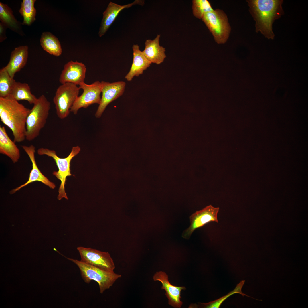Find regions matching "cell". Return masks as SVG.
Instances as JSON below:
<instances>
[{
  "instance_id": "obj_1",
  "label": "cell",
  "mask_w": 308,
  "mask_h": 308,
  "mask_svg": "<svg viewBox=\"0 0 308 308\" xmlns=\"http://www.w3.org/2000/svg\"><path fill=\"white\" fill-rule=\"evenodd\" d=\"M30 110L11 94L0 97L1 121L11 130L15 143L22 142L25 139L26 121Z\"/></svg>"
},
{
  "instance_id": "obj_2",
  "label": "cell",
  "mask_w": 308,
  "mask_h": 308,
  "mask_svg": "<svg viewBox=\"0 0 308 308\" xmlns=\"http://www.w3.org/2000/svg\"><path fill=\"white\" fill-rule=\"evenodd\" d=\"M249 11L255 21L256 31L268 39H273L272 24L283 14V0H248Z\"/></svg>"
},
{
  "instance_id": "obj_3",
  "label": "cell",
  "mask_w": 308,
  "mask_h": 308,
  "mask_svg": "<svg viewBox=\"0 0 308 308\" xmlns=\"http://www.w3.org/2000/svg\"><path fill=\"white\" fill-rule=\"evenodd\" d=\"M50 106V102L44 95L38 98L33 104L26 121L25 139L27 141H33L39 135L46 123Z\"/></svg>"
},
{
  "instance_id": "obj_4",
  "label": "cell",
  "mask_w": 308,
  "mask_h": 308,
  "mask_svg": "<svg viewBox=\"0 0 308 308\" xmlns=\"http://www.w3.org/2000/svg\"><path fill=\"white\" fill-rule=\"evenodd\" d=\"M59 253L78 266L80 270L82 277L85 283L88 284L92 280L97 282L101 294L109 289L121 277V275L115 273L114 271H105L87 264L80 260L67 258L60 252Z\"/></svg>"
},
{
  "instance_id": "obj_5",
  "label": "cell",
  "mask_w": 308,
  "mask_h": 308,
  "mask_svg": "<svg viewBox=\"0 0 308 308\" xmlns=\"http://www.w3.org/2000/svg\"><path fill=\"white\" fill-rule=\"evenodd\" d=\"M80 150V147L78 146L73 147L68 156L65 158L59 157L55 151L47 148H41L37 151V153L39 155H45L52 157L56 163L58 170L57 171H54L53 174L61 181L57 197V198L59 200L63 198L66 200L68 199L65 191L66 178L67 177L72 175L70 169L71 161L74 157L79 153Z\"/></svg>"
},
{
  "instance_id": "obj_6",
  "label": "cell",
  "mask_w": 308,
  "mask_h": 308,
  "mask_svg": "<svg viewBox=\"0 0 308 308\" xmlns=\"http://www.w3.org/2000/svg\"><path fill=\"white\" fill-rule=\"evenodd\" d=\"M213 35L218 44L225 43L231 31L226 15L218 9L205 13L201 19Z\"/></svg>"
},
{
  "instance_id": "obj_7",
  "label": "cell",
  "mask_w": 308,
  "mask_h": 308,
  "mask_svg": "<svg viewBox=\"0 0 308 308\" xmlns=\"http://www.w3.org/2000/svg\"><path fill=\"white\" fill-rule=\"evenodd\" d=\"M79 87L72 83L62 84L57 89L53 101L56 113L60 119L66 118L70 109L78 97Z\"/></svg>"
},
{
  "instance_id": "obj_8",
  "label": "cell",
  "mask_w": 308,
  "mask_h": 308,
  "mask_svg": "<svg viewBox=\"0 0 308 308\" xmlns=\"http://www.w3.org/2000/svg\"><path fill=\"white\" fill-rule=\"evenodd\" d=\"M77 249L82 262L105 271H114L115 265L108 252L83 247H79Z\"/></svg>"
},
{
  "instance_id": "obj_9",
  "label": "cell",
  "mask_w": 308,
  "mask_h": 308,
  "mask_svg": "<svg viewBox=\"0 0 308 308\" xmlns=\"http://www.w3.org/2000/svg\"><path fill=\"white\" fill-rule=\"evenodd\" d=\"M79 86L80 89L83 90V92L77 97L70 110L74 114H77L81 108H86L94 104H99L101 100V82L97 81L90 84H87L84 82Z\"/></svg>"
},
{
  "instance_id": "obj_10",
  "label": "cell",
  "mask_w": 308,
  "mask_h": 308,
  "mask_svg": "<svg viewBox=\"0 0 308 308\" xmlns=\"http://www.w3.org/2000/svg\"><path fill=\"white\" fill-rule=\"evenodd\" d=\"M219 209V207L210 205L191 215L189 217L190 226L183 231L182 237L189 239L195 229L211 222L218 223L217 215Z\"/></svg>"
},
{
  "instance_id": "obj_11",
  "label": "cell",
  "mask_w": 308,
  "mask_h": 308,
  "mask_svg": "<svg viewBox=\"0 0 308 308\" xmlns=\"http://www.w3.org/2000/svg\"><path fill=\"white\" fill-rule=\"evenodd\" d=\"M102 95L100 104L95 114L97 118L101 117L108 105L123 93L126 83L119 81L112 83L102 81Z\"/></svg>"
},
{
  "instance_id": "obj_12",
  "label": "cell",
  "mask_w": 308,
  "mask_h": 308,
  "mask_svg": "<svg viewBox=\"0 0 308 308\" xmlns=\"http://www.w3.org/2000/svg\"><path fill=\"white\" fill-rule=\"evenodd\" d=\"M86 68L82 62L71 61L66 64L60 74L59 82L80 85L84 82L85 77Z\"/></svg>"
},
{
  "instance_id": "obj_13",
  "label": "cell",
  "mask_w": 308,
  "mask_h": 308,
  "mask_svg": "<svg viewBox=\"0 0 308 308\" xmlns=\"http://www.w3.org/2000/svg\"><path fill=\"white\" fill-rule=\"evenodd\" d=\"M22 147L29 157L32 163V168L28 181L24 184L12 190L10 194H13L28 184L36 181L40 182L51 189H54L55 185L43 174L37 166L35 156V148L34 146L31 145L29 146L22 145Z\"/></svg>"
},
{
  "instance_id": "obj_14",
  "label": "cell",
  "mask_w": 308,
  "mask_h": 308,
  "mask_svg": "<svg viewBox=\"0 0 308 308\" xmlns=\"http://www.w3.org/2000/svg\"><path fill=\"white\" fill-rule=\"evenodd\" d=\"M154 281H159L162 284L161 289L166 291L165 295L168 299V304L175 308H180L183 303L181 301V292L185 290L184 287L175 286L168 281V275L164 272H157L153 276Z\"/></svg>"
},
{
  "instance_id": "obj_15",
  "label": "cell",
  "mask_w": 308,
  "mask_h": 308,
  "mask_svg": "<svg viewBox=\"0 0 308 308\" xmlns=\"http://www.w3.org/2000/svg\"><path fill=\"white\" fill-rule=\"evenodd\" d=\"M144 3V1L141 0H136L131 3L124 5H120L110 2L103 13V18L98 32L99 36L100 37L106 33L119 13L123 9L135 5H143Z\"/></svg>"
},
{
  "instance_id": "obj_16",
  "label": "cell",
  "mask_w": 308,
  "mask_h": 308,
  "mask_svg": "<svg viewBox=\"0 0 308 308\" xmlns=\"http://www.w3.org/2000/svg\"><path fill=\"white\" fill-rule=\"evenodd\" d=\"M28 47L27 46L16 48L11 54L7 64L1 70L6 71L12 78L26 64L28 57Z\"/></svg>"
},
{
  "instance_id": "obj_17",
  "label": "cell",
  "mask_w": 308,
  "mask_h": 308,
  "mask_svg": "<svg viewBox=\"0 0 308 308\" xmlns=\"http://www.w3.org/2000/svg\"><path fill=\"white\" fill-rule=\"evenodd\" d=\"M160 37V35L158 34L153 40H147L145 42V48L142 52L151 63L160 64L166 57L165 48L159 44Z\"/></svg>"
},
{
  "instance_id": "obj_18",
  "label": "cell",
  "mask_w": 308,
  "mask_h": 308,
  "mask_svg": "<svg viewBox=\"0 0 308 308\" xmlns=\"http://www.w3.org/2000/svg\"><path fill=\"white\" fill-rule=\"evenodd\" d=\"M132 48L133 62L129 72L125 76V78L128 81H131L134 76L138 77L142 74L144 71L151 64L140 50L139 46L137 44H134Z\"/></svg>"
},
{
  "instance_id": "obj_19",
  "label": "cell",
  "mask_w": 308,
  "mask_h": 308,
  "mask_svg": "<svg viewBox=\"0 0 308 308\" xmlns=\"http://www.w3.org/2000/svg\"><path fill=\"white\" fill-rule=\"evenodd\" d=\"M0 153L9 157L14 163L20 157L19 149L15 142L9 138L5 127L0 126Z\"/></svg>"
},
{
  "instance_id": "obj_20",
  "label": "cell",
  "mask_w": 308,
  "mask_h": 308,
  "mask_svg": "<svg viewBox=\"0 0 308 308\" xmlns=\"http://www.w3.org/2000/svg\"><path fill=\"white\" fill-rule=\"evenodd\" d=\"M0 20L6 27L22 35L21 24L15 19L11 9L6 4L0 2Z\"/></svg>"
},
{
  "instance_id": "obj_21",
  "label": "cell",
  "mask_w": 308,
  "mask_h": 308,
  "mask_svg": "<svg viewBox=\"0 0 308 308\" xmlns=\"http://www.w3.org/2000/svg\"><path fill=\"white\" fill-rule=\"evenodd\" d=\"M11 94L18 101L25 100L30 104H34L38 98L31 93L30 86L27 83L16 81L13 84Z\"/></svg>"
},
{
  "instance_id": "obj_22",
  "label": "cell",
  "mask_w": 308,
  "mask_h": 308,
  "mask_svg": "<svg viewBox=\"0 0 308 308\" xmlns=\"http://www.w3.org/2000/svg\"><path fill=\"white\" fill-rule=\"evenodd\" d=\"M40 41L43 49L50 54L56 56L61 55L62 50L60 42L57 38L51 33H43Z\"/></svg>"
},
{
  "instance_id": "obj_23",
  "label": "cell",
  "mask_w": 308,
  "mask_h": 308,
  "mask_svg": "<svg viewBox=\"0 0 308 308\" xmlns=\"http://www.w3.org/2000/svg\"><path fill=\"white\" fill-rule=\"evenodd\" d=\"M245 281V280H242L238 284H237L234 289L225 295L224 296L217 299L207 303H199L198 305L191 304L189 307L197 308L198 307L206 308H218L220 307L222 303L228 297L235 293H238L241 295L243 297L245 296L256 300H260L248 295L242 292V289L244 284Z\"/></svg>"
},
{
  "instance_id": "obj_24",
  "label": "cell",
  "mask_w": 308,
  "mask_h": 308,
  "mask_svg": "<svg viewBox=\"0 0 308 308\" xmlns=\"http://www.w3.org/2000/svg\"><path fill=\"white\" fill-rule=\"evenodd\" d=\"M35 0H23L19 11L23 19V24L31 25L36 19V11L34 7Z\"/></svg>"
},
{
  "instance_id": "obj_25",
  "label": "cell",
  "mask_w": 308,
  "mask_h": 308,
  "mask_svg": "<svg viewBox=\"0 0 308 308\" xmlns=\"http://www.w3.org/2000/svg\"><path fill=\"white\" fill-rule=\"evenodd\" d=\"M15 81L5 71L0 70V97H5L11 94Z\"/></svg>"
},
{
  "instance_id": "obj_26",
  "label": "cell",
  "mask_w": 308,
  "mask_h": 308,
  "mask_svg": "<svg viewBox=\"0 0 308 308\" xmlns=\"http://www.w3.org/2000/svg\"><path fill=\"white\" fill-rule=\"evenodd\" d=\"M192 2L193 14L198 19H201L205 13L214 10L207 0H193Z\"/></svg>"
},
{
  "instance_id": "obj_27",
  "label": "cell",
  "mask_w": 308,
  "mask_h": 308,
  "mask_svg": "<svg viewBox=\"0 0 308 308\" xmlns=\"http://www.w3.org/2000/svg\"><path fill=\"white\" fill-rule=\"evenodd\" d=\"M6 28V27L1 22L0 23V40L1 42L6 38L5 35Z\"/></svg>"
}]
</instances>
